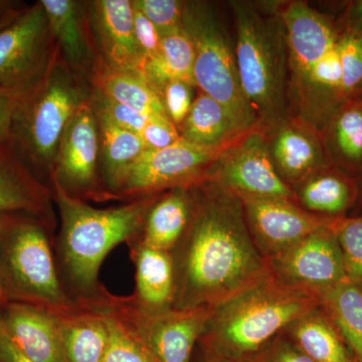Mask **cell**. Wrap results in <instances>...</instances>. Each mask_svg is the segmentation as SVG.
I'll use <instances>...</instances> for the list:
<instances>
[{"label":"cell","mask_w":362,"mask_h":362,"mask_svg":"<svg viewBox=\"0 0 362 362\" xmlns=\"http://www.w3.org/2000/svg\"><path fill=\"white\" fill-rule=\"evenodd\" d=\"M359 187L349 173L331 165L309 176L301 190L304 206L329 218H345V213L357 204Z\"/></svg>","instance_id":"cell-28"},{"label":"cell","mask_w":362,"mask_h":362,"mask_svg":"<svg viewBox=\"0 0 362 362\" xmlns=\"http://www.w3.org/2000/svg\"><path fill=\"white\" fill-rule=\"evenodd\" d=\"M356 98H362V87L361 90H359L358 94L356 95Z\"/></svg>","instance_id":"cell-48"},{"label":"cell","mask_w":362,"mask_h":362,"mask_svg":"<svg viewBox=\"0 0 362 362\" xmlns=\"http://www.w3.org/2000/svg\"><path fill=\"white\" fill-rule=\"evenodd\" d=\"M192 189V220L178 243L180 258L173 259L176 309L216 306L268 276L237 195L202 180Z\"/></svg>","instance_id":"cell-1"},{"label":"cell","mask_w":362,"mask_h":362,"mask_svg":"<svg viewBox=\"0 0 362 362\" xmlns=\"http://www.w3.org/2000/svg\"><path fill=\"white\" fill-rule=\"evenodd\" d=\"M135 266V292L131 299L143 310L173 308L175 291V264L171 252L146 246L138 240L128 244Z\"/></svg>","instance_id":"cell-21"},{"label":"cell","mask_w":362,"mask_h":362,"mask_svg":"<svg viewBox=\"0 0 362 362\" xmlns=\"http://www.w3.org/2000/svg\"><path fill=\"white\" fill-rule=\"evenodd\" d=\"M20 100L0 93V148L9 146L14 112Z\"/></svg>","instance_id":"cell-40"},{"label":"cell","mask_w":362,"mask_h":362,"mask_svg":"<svg viewBox=\"0 0 362 362\" xmlns=\"http://www.w3.org/2000/svg\"><path fill=\"white\" fill-rule=\"evenodd\" d=\"M294 335L302 352L313 361L352 362L342 337L324 309H316L296 321Z\"/></svg>","instance_id":"cell-31"},{"label":"cell","mask_w":362,"mask_h":362,"mask_svg":"<svg viewBox=\"0 0 362 362\" xmlns=\"http://www.w3.org/2000/svg\"><path fill=\"white\" fill-rule=\"evenodd\" d=\"M44 7L59 57L88 82L102 61L90 32L88 1L40 0Z\"/></svg>","instance_id":"cell-17"},{"label":"cell","mask_w":362,"mask_h":362,"mask_svg":"<svg viewBox=\"0 0 362 362\" xmlns=\"http://www.w3.org/2000/svg\"><path fill=\"white\" fill-rule=\"evenodd\" d=\"M321 306L320 297L273 279H262L225 302L211 306L201 339L233 352H251L279 331Z\"/></svg>","instance_id":"cell-5"},{"label":"cell","mask_w":362,"mask_h":362,"mask_svg":"<svg viewBox=\"0 0 362 362\" xmlns=\"http://www.w3.org/2000/svg\"><path fill=\"white\" fill-rule=\"evenodd\" d=\"M194 211L192 187L162 192L145 218L139 235L146 246L171 252L187 232Z\"/></svg>","instance_id":"cell-22"},{"label":"cell","mask_w":362,"mask_h":362,"mask_svg":"<svg viewBox=\"0 0 362 362\" xmlns=\"http://www.w3.org/2000/svg\"><path fill=\"white\" fill-rule=\"evenodd\" d=\"M92 308L104 314L108 328L103 362H158L134 331L118 316L102 306Z\"/></svg>","instance_id":"cell-32"},{"label":"cell","mask_w":362,"mask_h":362,"mask_svg":"<svg viewBox=\"0 0 362 362\" xmlns=\"http://www.w3.org/2000/svg\"><path fill=\"white\" fill-rule=\"evenodd\" d=\"M0 362H33L23 356L20 349L7 337L0 323Z\"/></svg>","instance_id":"cell-41"},{"label":"cell","mask_w":362,"mask_h":362,"mask_svg":"<svg viewBox=\"0 0 362 362\" xmlns=\"http://www.w3.org/2000/svg\"><path fill=\"white\" fill-rule=\"evenodd\" d=\"M194 47L182 28L162 37L158 54L145 63L141 75L158 92L175 81L194 85Z\"/></svg>","instance_id":"cell-29"},{"label":"cell","mask_w":362,"mask_h":362,"mask_svg":"<svg viewBox=\"0 0 362 362\" xmlns=\"http://www.w3.org/2000/svg\"><path fill=\"white\" fill-rule=\"evenodd\" d=\"M320 299L343 341L362 362V284L346 279L324 293Z\"/></svg>","instance_id":"cell-30"},{"label":"cell","mask_w":362,"mask_h":362,"mask_svg":"<svg viewBox=\"0 0 362 362\" xmlns=\"http://www.w3.org/2000/svg\"><path fill=\"white\" fill-rule=\"evenodd\" d=\"M100 154L99 125L90 100L78 109L66 126L49 187L58 185L66 194L86 202L112 201L102 180Z\"/></svg>","instance_id":"cell-10"},{"label":"cell","mask_w":362,"mask_h":362,"mask_svg":"<svg viewBox=\"0 0 362 362\" xmlns=\"http://www.w3.org/2000/svg\"><path fill=\"white\" fill-rule=\"evenodd\" d=\"M204 180L226 187L238 197L289 199L292 197L291 189L274 164L268 143L259 131H249L223 150Z\"/></svg>","instance_id":"cell-12"},{"label":"cell","mask_w":362,"mask_h":362,"mask_svg":"<svg viewBox=\"0 0 362 362\" xmlns=\"http://www.w3.org/2000/svg\"><path fill=\"white\" fill-rule=\"evenodd\" d=\"M133 9H134L133 23H134L136 40L146 63L148 59H153L158 54L162 39L153 23L134 6Z\"/></svg>","instance_id":"cell-39"},{"label":"cell","mask_w":362,"mask_h":362,"mask_svg":"<svg viewBox=\"0 0 362 362\" xmlns=\"http://www.w3.org/2000/svg\"><path fill=\"white\" fill-rule=\"evenodd\" d=\"M93 108L98 115L103 116L117 127L141 134L143 128L152 117L113 101L109 98L93 90L90 98ZM159 117V116H158Z\"/></svg>","instance_id":"cell-36"},{"label":"cell","mask_w":362,"mask_h":362,"mask_svg":"<svg viewBox=\"0 0 362 362\" xmlns=\"http://www.w3.org/2000/svg\"><path fill=\"white\" fill-rule=\"evenodd\" d=\"M21 8H23V7H21ZM21 8H14L13 11H9V13H7L1 21H0V30H1L2 28H4V26L8 25L11 21H13L14 18L20 13Z\"/></svg>","instance_id":"cell-45"},{"label":"cell","mask_w":362,"mask_h":362,"mask_svg":"<svg viewBox=\"0 0 362 362\" xmlns=\"http://www.w3.org/2000/svg\"><path fill=\"white\" fill-rule=\"evenodd\" d=\"M132 0H90L88 18L98 54L115 70L141 74L145 58L137 44Z\"/></svg>","instance_id":"cell-15"},{"label":"cell","mask_w":362,"mask_h":362,"mask_svg":"<svg viewBox=\"0 0 362 362\" xmlns=\"http://www.w3.org/2000/svg\"><path fill=\"white\" fill-rule=\"evenodd\" d=\"M14 8H16L14 2L0 0V21H1L9 11H13Z\"/></svg>","instance_id":"cell-44"},{"label":"cell","mask_w":362,"mask_h":362,"mask_svg":"<svg viewBox=\"0 0 362 362\" xmlns=\"http://www.w3.org/2000/svg\"><path fill=\"white\" fill-rule=\"evenodd\" d=\"M272 158L280 175L288 180L311 176L333 165L323 136L313 125L282 122L269 144Z\"/></svg>","instance_id":"cell-20"},{"label":"cell","mask_w":362,"mask_h":362,"mask_svg":"<svg viewBox=\"0 0 362 362\" xmlns=\"http://www.w3.org/2000/svg\"><path fill=\"white\" fill-rule=\"evenodd\" d=\"M0 323L23 356L33 362H66L59 315L35 305H0Z\"/></svg>","instance_id":"cell-18"},{"label":"cell","mask_w":362,"mask_h":362,"mask_svg":"<svg viewBox=\"0 0 362 362\" xmlns=\"http://www.w3.org/2000/svg\"><path fill=\"white\" fill-rule=\"evenodd\" d=\"M59 230L54 251L62 280L74 301L89 307L107 294L100 283L104 259L118 245H128L141 232L150 207L159 195L97 209L52 185Z\"/></svg>","instance_id":"cell-2"},{"label":"cell","mask_w":362,"mask_h":362,"mask_svg":"<svg viewBox=\"0 0 362 362\" xmlns=\"http://www.w3.org/2000/svg\"><path fill=\"white\" fill-rule=\"evenodd\" d=\"M58 57L40 0L23 7L0 30V93L23 99L44 80Z\"/></svg>","instance_id":"cell-8"},{"label":"cell","mask_w":362,"mask_h":362,"mask_svg":"<svg viewBox=\"0 0 362 362\" xmlns=\"http://www.w3.org/2000/svg\"><path fill=\"white\" fill-rule=\"evenodd\" d=\"M278 13L284 28L289 68L298 83L337 44L340 30L329 18L303 2H290Z\"/></svg>","instance_id":"cell-16"},{"label":"cell","mask_w":362,"mask_h":362,"mask_svg":"<svg viewBox=\"0 0 362 362\" xmlns=\"http://www.w3.org/2000/svg\"><path fill=\"white\" fill-rule=\"evenodd\" d=\"M92 93L90 83L71 70L59 54L44 80L18 101L9 147L49 187L66 126L78 109L90 101Z\"/></svg>","instance_id":"cell-3"},{"label":"cell","mask_w":362,"mask_h":362,"mask_svg":"<svg viewBox=\"0 0 362 362\" xmlns=\"http://www.w3.org/2000/svg\"><path fill=\"white\" fill-rule=\"evenodd\" d=\"M275 362H315L303 352L295 351L293 349H285L280 352Z\"/></svg>","instance_id":"cell-43"},{"label":"cell","mask_w":362,"mask_h":362,"mask_svg":"<svg viewBox=\"0 0 362 362\" xmlns=\"http://www.w3.org/2000/svg\"><path fill=\"white\" fill-rule=\"evenodd\" d=\"M195 86L183 81L168 83L159 90L166 116L177 129L185 122L194 104Z\"/></svg>","instance_id":"cell-37"},{"label":"cell","mask_w":362,"mask_h":362,"mask_svg":"<svg viewBox=\"0 0 362 362\" xmlns=\"http://www.w3.org/2000/svg\"><path fill=\"white\" fill-rule=\"evenodd\" d=\"M52 190L13 153L0 148V218L26 214L57 226Z\"/></svg>","instance_id":"cell-19"},{"label":"cell","mask_w":362,"mask_h":362,"mask_svg":"<svg viewBox=\"0 0 362 362\" xmlns=\"http://www.w3.org/2000/svg\"><path fill=\"white\" fill-rule=\"evenodd\" d=\"M357 202H359V204H361V213L357 214L356 216H362V185L361 187H359L358 199H357Z\"/></svg>","instance_id":"cell-47"},{"label":"cell","mask_w":362,"mask_h":362,"mask_svg":"<svg viewBox=\"0 0 362 362\" xmlns=\"http://www.w3.org/2000/svg\"><path fill=\"white\" fill-rule=\"evenodd\" d=\"M337 228V226H335ZM335 228L312 233L276 255L277 268L295 287L321 297L346 280L344 259Z\"/></svg>","instance_id":"cell-13"},{"label":"cell","mask_w":362,"mask_h":362,"mask_svg":"<svg viewBox=\"0 0 362 362\" xmlns=\"http://www.w3.org/2000/svg\"><path fill=\"white\" fill-rule=\"evenodd\" d=\"M133 6L158 30L161 39L183 28L185 1L180 0H132Z\"/></svg>","instance_id":"cell-35"},{"label":"cell","mask_w":362,"mask_h":362,"mask_svg":"<svg viewBox=\"0 0 362 362\" xmlns=\"http://www.w3.org/2000/svg\"><path fill=\"white\" fill-rule=\"evenodd\" d=\"M343 32L362 33V0L352 2L346 13Z\"/></svg>","instance_id":"cell-42"},{"label":"cell","mask_w":362,"mask_h":362,"mask_svg":"<svg viewBox=\"0 0 362 362\" xmlns=\"http://www.w3.org/2000/svg\"><path fill=\"white\" fill-rule=\"evenodd\" d=\"M333 165L345 173H362V98L343 103L330 117L323 134Z\"/></svg>","instance_id":"cell-25"},{"label":"cell","mask_w":362,"mask_h":362,"mask_svg":"<svg viewBox=\"0 0 362 362\" xmlns=\"http://www.w3.org/2000/svg\"><path fill=\"white\" fill-rule=\"evenodd\" d=\"M235 54L243 93L256 119L280 125L286 115L288 59L284 28L279 13L247 2H233Z\"/></svg>","instance_id":"cell-6"},{"label":"cell","mask_w":362,"mask_h":362,"mask_svg":"<svg viewBox=\"0 0 362 362\" xmlns=\"http://www.w3.org/2000/svg\"><path fill=\"white\" fill-rule=\"evenodd\" d=\"M93 90L150 116L166 117L160 94L141 74L115 70L101 63L90 80Z\"/></svg>","instance_id":"cell-27"},{"label":"cell","mask_w":362,"mask_h":362,"mask_svg":"<svg viewBox=\"0 0 362 362\" xmlns=\"http://www.w3.org/2000/svg\"><path fill=\"white\" fill-rule=\"evenodd\" d=\"M96 117L101 144L102 180L112 201H117L126 176L147 148L137 133L117 127L103 116L96 114Z\"/></svg>","instance_id":"cell-24"},{"label":"cell","mask_w":362,"mask_h":362,"mask_svg":"<svg viewBox=\"0 0 362 362\" xmlns=\"http://www.w3.org/2000/svg\"><path fill=\"white\" fill-rule=\"evenodd\" d=\"M178 131L185 141L206 148L230 146L249 132L223 104L201 90Z\"/></svg>","instance_id":"cell-23"},{"label":"cell","mask_w":362,"mask_h":362,"mask_svg":"<svg viewBox=\"0 0 362 362\" xmlns=\"http://www.w3.org/2000/svg\"><path fill=\"white\" fill-rule=\"evenodd\" d=\"M239 199L252 232L275 256L312 233L335 228L342 218L314 216L295 206L289 199Z\"/></svg>","instance_id":"cell-14"},{"label":"cell","mask_w":362,"mask_h":362,"mask_svg":"<svg viewBox=\"0 0 362 362\" xmlns=\"http://www.w3.org/2000/svg\"><path fill=\"white\" fill-rule=\"evenodd\" d=\"M335 233L341 247L347 279L362 284V216L340 218Z\"/></svg>","instance_id":"cell-34"},{"label":"cell","mask_w":362,"mask_h":362,"mask_svg":"<svg viewBox=\"0 0 362 362\" xmlns=\"http://www.w3.org/2000/svg\"><path fill=\"white\" fill-rule=\"evenodd\" d=\"M6 218L7 216H6V218H0V254H1L2 235H4V223H6ZM1 304V294H0V305Z\"/></svg>","instance_id":"cell-46"},{"label":"cell","mask_w":362,"mask_h":362,"mask_svg":"<svg viewBox=\"0 0 362 362\" xmlns=\"http://www.w3.org/2000/svg\"><path fill=\"white\" fill-rule=\"evenodd\" d=\"M342 69V99L347 102L362 87V33H340L337 42Z\"/></svg>","instance_id":"cell-33"},{"label":"cell","mask_w":362,"mask_h":362,"mask_svg":"<svg viewBox=\"0 0 362 362\" xmlns=\"http://www.w3.org/2000/svg\"><path fill=\"white\" fill-rule=\"evenodd\" d=\"M56 226L37 216H7L0 254L2 304L23 302L56 315L83 308L68 294L59 274Z\"/></svg>","instance_id":"cell-4"},{"label":"cell","mask_w":362,"mask_h":362,"mask_svg":"<svg viewBox=\"0 0 362 362\" xmlns=\"http://www.w3.org/2000/svg\"><path fill=\"white\" fill-rule=\"evenodd\" d=\"M59 318L66 362H103L108 328L101 311L83 307Z\"/></svg>","instance_id":"cell-26"},{"label":"cell","mask_w":362,"mask_h":362,"mask_svg":"<svg viewBox=\"0 0 362 362\" xmlns=\"http://www.w3.org/2000/svg\"><path fill=\"white\" fill-rule=\"evenodd\" d=\"M143 142L148 150H159L180 141L181 136L175 124L166 117H152L143 128Z\"/></svg>","instance_id":"cell-38"},{"label":"cell","mask_w":362,"mask_h":362,"mask_svg":"<svg viewBox=\"0 0 362 362\" xmlns=\"http://www.w3.org/2000/svg\"><path fill=\"white\" fill-rule=\"evenodd\" d=\"M108 309L134 331L158 362H190L211 315V306L149 312L131 297L108 292L97 304Z\"/></svg>","instance_id":"cell-9"},{"label":"cell","mask_w":362,"mask_h":362,"mask_svg":"<svg viewBox=\"0 0 362 362\" xmlns=\"http://www.w3.org/2000/svg\"><path fill=\"white\" fill-rule=\"evenodd\" d=\"M228 147L206 148L181 138L166 148L147 149L126 176L117 201H136L166 189L192 187L204 180L211 164Z\"/></svg>","instance_id":"cell-11"},{"label":"cell","mask_w":362,"mask_h":362,"mask_svg":"<svg viewBox=\"0 0 362 362\" xmlns=\"http://www.w3.org/2000/svg\"><path fill=\"white\" fill-rule=\"evenodd\" d=\"M183 30L194 47V81L201 92L228 109L245 130L256 116L240 86L235 49L213 7L204 1H185Z\"/></svg>","instance_id":"cell-7"}]
</instances>
